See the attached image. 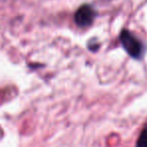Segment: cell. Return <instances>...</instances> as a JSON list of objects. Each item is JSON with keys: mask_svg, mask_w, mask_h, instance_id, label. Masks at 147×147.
Masks as SVG:
<instances>
[{"mask_svg": "<svg viewBox=\"0 0 147 147\" xmlns=\"http://www.w3.org/2000/svg\"><path fill=\"white\" fill-rule=\"evenodd\" d=\"M120 41L125 51L134 59H140L143 53V45L130 31L123 30L120 34Z\"/></svg>", "mask_w": 147, "mask_h": 147, "instance_id": "1", "label": "cell"}, {"mask_svg": "<svg viewBox=\"0 0 147 147\" xmlns=\"http://www.w3.org/2000/svg\"><path fill=\"white\" fill-rule=\"evenodd\" d=\"M136 147H147V126L141 132L136 143Z\"/></svg>", "mask_w": 147, "mask_h": 147, "instance_id": "3", "label": "cell"}, {"mask_svg": "<svg viewBox=\"0 0 147 147\" xmlns=\"http://www.w3.org/2000/svg\"><path fill=\"white\" fill-rule=\"evenodd\" d=\"M95 18V11L91 6L84 5L80 7L75 14V21L81 27L89 26Z\"/></svg>", "mask_w": 147, "mask_h": 147, "instance_id": "2", "label": "cell"}]
</instances>
